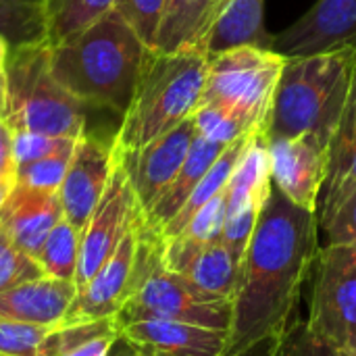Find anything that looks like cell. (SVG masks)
<instances>
[{"label": "cell", "instance_id": "6da1fadb", "mask_svg": "<svg viewBox=\"0 0 356 356\" xmlns=\"http://www.w3.org/2000/svg\"><path fill=\"white\" fill-rule=\"evenodd\" d=\"M319 248L317 213L294 204L271 184L242 259L225 356L288 334Z\"/></svg>", "mask_w": 356, "mask_h": 356}, {"label": "cell", "instance_id": "7a4b0ae2", "mask_svg": "<svg viewBox=\"0 0 356 356\" xmlns=\"http://www.w3.org/2000/svg\"><path fill=\"white\" fill-rule=\"evenodd\" d=\"M150 48L113 8L86 29L50 46L56 81L83 106L125 115Z\"/></svg>", "mask_w": 356, "mask_h": 356}, {"label": "cell", "instance_id": "3957f363", "mask_svg": "<svg viewBox=\"0 0 356 356\" xmlns=\"http://www.w3.org/2000/svg\"><path fill=\"white\" fill-rule=\"evenodd\" d=\"M356 67V50L286 56L263 127L267 142L313 134L330 138L346 106Z\"/></svg>", "mask_w": 356, "mask_h": 356}, {"label": "cell", "instance_id": "277c9868", "mask_svg": "<svg viewBox=\"0 0 356 356\" xmlns=\"http://www.w3.org/2000/svg\"><path fill=\"white\" fill-rule=\"evenodd\" d=\"M207 67L209 54L202 48L173 52L150 48L129 108L113 138L115 150L142 148L192 119L202 100Z\"/></svg>", "mask_w": 356, "mask_h": 356}, {"label": "cell", "instance_id": "5b68a950", "mask_svg": "<svg viewBox=\"0 0 356 356\" xmlns=\"http://www.w3.org/2000/svg\"><path fill=\"white\" fill-rule=\"evenodd\" d=\"M6 106L4 123L13 131H35L79 138L86 131V106L54 77L50 44L8 50L4 65Z\"/></svg>", "mask_w": 356, "mask_h": 356}, {"label": "cell", "instance_id": "8992f818", "mask_svg": "<svg viewBox=\"0 0 356 356\" xmlns=\"http://www.w3.org/2000/svg\"><path fill=\"white\" fill-rule=\"evenodd\" d=\"M286 56L275 50L238 46L209 56L200 104L223 108L263 129Z\"/></svg>", "mask_w": 356, "mask_h": 356}, {"label": "cell", "instance_id": "52a82bcc", "mask_svg": "<svg viewBox=\"0 0 356 356\" xmlns=\"http://www.w3.org/2000/svg\"><path fill=\"white\" fill-rule=\"evenodd\" d=\"M138 319H171L229 332L234 300L204 292L165 269L161 248L148 263L129 300L117 313L119 325Z\"/></svg>", "mask_w": 356, "mask_h": 356}, {"label": "cell", "instance_id": "ba28073f", "mask_svg": "<svg viewBox=\"0 0 356 356\" xmlns=\"http://www.w3.org/2000/svg\"><path fill=\"white\" fill-rule=\"evenodd\" d=\"M311 273L309 330L338 353L356 356V248L321 246Z\"/></svg>", "mask_w": 356, "mask_h": 356}, {"label": "cell", "instance_id": "9c48e42d", "mask_svg": "<svg viewBox=\"0 0 356 356\" xmlns=\"http://www.w3.org/2000/svg\"><path fill=\"white\" fill-rule=\"evenodd\" d=\"M142 211L129 225L127 234L119 242L111 259L100 267V271L81 288L69 307L63 323H81L94 319L117 317L123 305L134 294L140 280V232H142Z\"/></svg>", "mask_w": 356, "mask_h": 356}, {"label": "cell", "instance_id": "30bf717a", "mask_svg": "<svg viewBox=\"0 0 356 356\" xmlns=\"http://www.w3.org/2000/svg\"><path fill=\"white\" fill-rule=\"evenodd\" d=\"M138 213H140V207L136 202L131 184L123 167L117 161L113 175L108 179V186L98 207L94 209L88 225L81 232L79 261H77V273H75L77 288L88 284L100 271V267L111 259V254L117 250L119 242L127 234Z\"/></svg>", "mask_w": 356, "mask_h": 356}, {"label": "cell", "instance_id": "8fae6325", "mask_svg": "<svg viewBox=\"0 0 356 356\" xmlns=\"http://www.w3.org/2000/svg\"><path fill=\"white\" fill-rule=\"evenodd\" d=\"M194 138L196 127L194 121L188 119L142 148L127 152L115 150L142 213H148L171 186L192 148Z\"/></svg>", "mask_w": 356, "mask_h": 356}, {"label": "cell", "instance_id": "7c38bea8", "mask_svg": "<svg viewBox=\"0 0 356 356\" xmlns=\"http://www.w3.org/2000/svg\"><path fill=\"white\" fill-rule=\"evenodd\" d=\"M117 165L115 140L104 142L88 129L77 138L67 175L58 188L65 219L83 232Z\"/></svg>", "mask_w": 356, "mask_h": 356}, {"label": "cell", "instance_id": "4fadbf2b", "mask_svg": "<svg viewBox=\"0 0 356 356\" xmlns=\"http://www.w3.org/2000/svg\"><path fill=\"white\" fill-rule=\"evenodd\" d=\"M267 144L271 184L294 204L317 213L327 173V142L313 134H300Z\"/></svg>", "mask_w": 356, "mask_h": 356}, {"label": "cell", "instance_id": "5bb4252c", "mask_svg": "<svg viewBox=\"0 0 356 356\" xmlns=\"http://www.w3.org/2000/svg\"><path fill=\"white\" fill-rule=\"evenodd\" d=\"M356 50V0H317L273 40L282 56Z\"/></svg>", "mask_w": 356, "mask_h": 356}, {"label": "cell", "instance_id": "9a60e30c", "mask_svg": "<svg viewBox=\"0 0 356 356\" xmlns=\"http://www.w3.org/2000/svg\"><path fill=\"white\" fill-rule=\"evenodd\" d=\"M163 265L196 288L232 300L242 271V259H238L221 240L194 242L181 236L163 240Z\"/></svg>", "mask_w": 356, "mask_h": 356}, {"label": "cell", "instance_id": "2e32d148", "mask_svg": "<svg viewBox=\"0 0 356 356\" xmlns=\"http://www.w3.org/2000/svg\"><path fill=\"white\" fill-rule=\"evenodd\" d=\"M140 356H225L229 332L171 319H138L119 325Z\"/></svg>", "mask_w": 356, "mask_h": 356}, {"label": "cell", "instance_id": "e0dca14e", "mask_svg": "<svg viewBox=\"0 0 356 356\" xmlns=\"http://www.w3.org/2000/svg\"><path fill=\"white\" fill-rule=\"evenodd\" d=\"M63 217L58 192L15 184L0 209V227L23 252L38 259L48 234Z\"/></svg>", "mask_w": 356, "mask_h": 356}, {"label": "cell", "instance_id": "ac0fdd59", "mask_svg": "<svg viewBox=\"0 0 356 356\" xmlns=\"http://www.w3.org/2000/svg\"><path fill=\"white\" fill-rule=\"evenodd\" d=\"M75 294L73 282L42 275L0 292V319L52 330L65 321Z\"/></svg>", "mask_w": 356, "mask_h": 356}, {"label": "cell", "instance_id": "d6986e66", "mask_svg": "<svg viewBox=\"0 0 356 356\" xmlns=\"http://www.w3.org/2000/svg\"><path fill=\"white\" fill-rule=\"evenodd\" d=\"M356 190V67L342 117L327 144V173L319 196V227L334 215L342 200Z\"/></svg>", "mask_w": 356, "mask_h": 356}, {"label": "cell", "instance_id": "ffe728a7", "mask_svg": "<svg viewBox=\"0 0 356 356\" xmlns=\"http://www.w3.org/2000/svg\"><path fill=\"white\" fill-rule=\"evenodd\" d=\"M232 0H167L154 50L202 48L211 27Z\"/></svg>", "mask_w": 356, "mask_h": 356}, {"label": "cell", "instance_id": "44dd1931", "mask_svg": "<svg viewBox=\"0 0 356 356\" xmlns=\"http://www.w3.org/2000/svg\"><path fill=\"white\" fill-rule=\"evenodd\" d=\"M227 146L211 142V140L196 134V138L192 142V148H190L179 173L171 181V186L163 192V196L152 204V209L148 213H142L144 223L150 229L161 234V229L181 211V207L186 204V200L190 198L194 188L209 173V169L215 165V161L221 156V152Z\"/></svg>", "mask_w": 356, "mask_h": 356}, {"label": "cell", "instance_id": "7402d4cb", "mask_svg": "<svg viewBox=\"0 0 356 356\" xmlns=\"http://www.w3.org/2000/svg\"><path fill=\"white\" fill-rule=\"evenodd\" d=\"M273 40L265 27V0H232L211 27L204 52L213 56L238 46L273 50Z\"/></svg>", "mask_w": 356, "mask_h": 356}, {"label": "cell", "instance_id": "603a6c76", "mask_svg": "<svg viewBox=\"0 0 356 356\" xmlns=\"http://www.w3.org/2000/svg\"><path fill=\"white\" fill-rule=\"evenodd\" d=\"M119 334L117 317L60 323L48 330L35 356H108Z\"/></svg>", "mask_w": 356, "mask_h": 356}, {"label": "cell", "instance_id": "cb8c5ba5", "mask_svg": "<svg viewBox=\"0 0 356 356\" xmlns=\"http://www.w3.org/2000/svg\"><path fill=\"white\" fill-rule=\"evenodd\" d=\"M269 190H271L269 144H267L265 134L259 129L250 136V140L229 177V184L225 188L227 213H234L250 202L263 204Z\"/></svg>", "mask_w": 356, "mask_h": 356}, {"label": "cell", "instance_id": "d4e9b609", "mask_svg": "<svg viewBox=\"0 0 356 356\" xmlns=\"http://www.w3.org/2000/svg\"><path fill=\"white\" fill-rule=\"evenodd\" d=\"M252 136V134H250ZM250 136H246V138H242V140H236L234 144H229L223 152H221V156L215 161V165L209 169V173L200 179V184L194 188V192L190 194V198L186 200V204L181 207V211L161 229V238L163 240H171V238H175V236H179L184 229H186V225L190 223V219L209 202V200H213L217 194H221V192H225V188H227V184H229V177H232V173H234V169H236V165H238V161H240V156H242V152H244V148H246V144H248V140H250Z\"/></svg>", "mask_w": 356, "mask_h": 356}, {"label": "cell", "instance_id": "484cf974", "mask_svg": "<svg viewBox=\"0 0 356 356\" xmlns=\"http://www.w3.org/2000/svg\"><path fill=\"white\" fill-rule=\"evenodd\" d=\"M0 38L13 48L48 42V0H0Z\"/></svg>", "mask_w": 356, "mask_h": 356}, {"label": "cell", "instance_id": "4316f807", "mask_svg": "<svg viewBox=\"0 0 356 356\" xmlns=\"http://www.w3.org/2000/svg\"><path fill=\"white\" fill-rule=\"evenodd\" d=\"M117 0H48V42L58 44L86 29L108 10Z\"/></svg>", "mask_w": 356, "mask_h": 356}, {"label": "cell", "instance_id": "83f0119b", "mask_svg": "<svg viewBox=\"0 0 356 356\" xmlns=\"http://www.w3.org/2000/svg\"><path fill=\"white\" fill-rule=\"evenodd\" d=\"M79 242H81V232L77 227H73L63 217L54 225V229L48 234L35 261L40 263V267L46 275L75 284L77 261H79Z\"/></svg>", "mask_w": 356, "mask_h": 356}, {"label": "cell", "instance_id": "f1b7e54d", "mask_svg": "<svg viewBox=\"0 0 356 356\" xmlns=\"http://www.w3.org/2000/svg\"><path fill=\"white\" fill-rule=\"evenodd\" d=\"M192 121H194L198 136H202L211 142L223 144V146H229L236 140H242V138L259 131L252 125H248L244 119H240V117H236L223 108L207 106V104L198 106V111L192 115Z\"/></svg>", "mask_w": 356, "mask_h": 356}, {"label": "cell", "instance_id": "f546056e", "mask_svg": "<svg viewBox=\"0 0 356 356\" xmlns=\"http://www.w3.org/2000/svg\"><path fill=\"white\" fill-rule=\"evenodd\" d=\"M75 144L67 146L58 152H52L48 156H42L29 165H23L17 169V184L29 186V188H38V190H46V192H58L71 156H73Z\"/></svg>", "mask_w": 356, "mask_h": 356}, {"label": "cell", "instance_id": "4dcf8cb0", "mask_svg": "<svg viewBox=\"0 0 356 356\" xmlns=\"http://www.w3.org/2000/svg\"><path fill=\"white\" fill-rule=\"evenodd\" d=\"M46 275L40 263L23 252L0 227V292H6L23 282Z\"/></svg>", "mask_w": 356, "mask_h": 356}, {"label": "cell", "instance_id": "1f68e13d", "mask_svg": "<svg viewBox=\"0 0 356 356\" xmlns=\"http://www.w3.org/2000/svg\"><path fill=\"white\" fill-rule=\"evenodd\" d=\"M167 0H117L115 10L134 27L148 48H154Z\"/></svg>", "mask_w": 356, "mask_h": 356}, {"label": "cell", "instance_id": "d6a6232c", "mask_svg": "<svg viewBox=\"0 0 356 356\" xmlns=\"http://www.w3.org/2000/svg\"><path fill=\"white\" fill-rule=\"evenodd\" d=\"M225 213H227L225 192H221L213 200H209L190 219V223L186 225V229L179 236L181 238H188V240H194V242H217L221 238V232H223Z\"/></svg>", "mask_w": 356, "mask_h": 356}, {"label": "cell", "instance_id": "836d02e7", "mask_svg": "<svg viewBox=\"0 0 356 356\" xmlns=\"http://www.w3.org/2000/svg\"><path fill=\"white\" fill-rule=\"evenodd\" d=\"M261 207L263 204H259V202H250V204L225 215V223H223V232H221L219 240L238 259H244V252H246V248L250 244V238H252Z\"/></svg>", "mask_w": 356, "mask_h": 356}, {"label": "cell", "instance_id": "e575fe53", "mask_svg": "<svg viewBox=\"0 0 356 356\" xmlns=\"http://www.w3.org/2000/svg\"><path fill=\"white\" fill-rule=\"evenodd\" d=\"M75 138H63V136H48V134H35V131H15L13 148H15V161L17 169L23 165H29L42 156H48L52 152H58L67 146H73Z\"/></svg>", "mask_w": 356, "mask_h": 356}, {"label": "cell", "instance_id": "d590c367", "mask_svg": "<svg viewBox=\"0 0 356 356\" xmlns=\"http://www.w3.org/2000/svg\"><path fill=\"white\" fill-rule=\"evenodd\" d=\"M46 334L48 327L0 319V356H35Z\"/></svg>", "mask_w": 356, "mask_h": 356}, {"label": "cell", "instance_id": "8d00e7d4", "mask_svg": "<svg viewBox=\"0 0 356 356\" xmlns=\"http://www.w3.org/2000/svg\"><path fill=\"white\" fill-rule=\"evenodd\" d=\"M319 229L325 232L327 244L356 248V190L342 200V204Z\"/></svg>", "mask_w": 356, "mask_h": 356}, {"label": "cell", "instance_id": "74e56055", "mask_svg": "<svg viewBox=\"0 0 356 356\" xmlns=\"http://www.w3.org/2000/svg\"><path fill=\"white\" fill-rule=\"evenodd\" d=\"M280 356H340V353L327 342L319 340L309 330L307 321L296 319L284 336Z\"/></svg>", "mask_w": 356, "mask_h": 356}, {"label": "cell", "instance_id": "f35d334b", "mask_svg": "<svg viewBox=\"0 0 356 356\" xmlns=\"http://www.w3.org/2000/svg\"><path fill=\"white\" fill-rule=\"evenodd\" d=\"M15 131L0 119V177L17 184V161H15V148H13Z\"/></svg>", "mask_w": 356, "mask_h": 356}, {"label": "cell", "instance_id": "ab89813d", "mask_svg": "<svg viewBox=\"0 0 356 356\" xmlns=\"http://www.w3.org/2000/svg\"><path fill=\"white\" fill-rule=\"evenodd\" d=\"M282 344H284V336H267L234 356H280Z\"/></svg>", "mask_w": 356, "mask_h": 356}, {"label": "cell", "instance_id": "60d3db41", "mask_svg": "<svg viewBox=\"0 0 356 356\" xmlns=\"http://www.w3.org/2000/svg\"><path fill=\"white\" fill-rule=\"evenodd\" d=\"M108 356H140V353L123 334H119V338H117V342H115V346H113Z\"/></svg>", "mask_w": 356, "mask_h": 356}, {"label": "cell", "instance_id": "b9f144b4", "mask_svg": "<svg viewBox=\"0 0 356 356\" xmlns=\"http://www.w3.org/2000/svg\"><path fill=\"white\" fill-rule=\"evenodd\" d=\"M4 106H6V75L4 69L0 71V119L4 115Z\"/></svg>", "mask_w": 356, "mask_h": 356}, {"label": "cell", "instance_id": "7bdbcfd3", "mask_svg": "<svg viewBox=\"0 0 356 356\" xmlns=\"http://www.w3.org/2000/svg\"><path fill=\"white\" fill-rule=\"evenodd\" d=\"M13 188H15V186H13L10 181H6L4 177H0V209H2V204L6 202V198H8V194H10Z\"/></svg>", "mask_w": 356, "mask_h": 356}, {"label": "cell", "instance_id": "ee69618b", "mask_svg": "<svg viewBox=\"0 0 356 356\" xmlns=\"http://www.w3.org/2000/svg\"><path fill=\"white\" fill-rule=\"evenodd\" d=\"M6 58H8V44L0 38V71H2L4 65H6Z\"/></svg>", "mask_w": 356, "mask_h": 356}, {"label": "cell", "instance_id": "f6af8a7d", "mask_svg": "<svg viewBox=\"0 0 356 356\" xmlns=\"http://www.w3.org/2000/svg\"><path fill=\"white\" fill-rule=\"evenodd\" d=\"M340 356H350V355H342V353H340Z\"/></svg>", "mask_w": 356, "mask_h": 356}]
</instances>
